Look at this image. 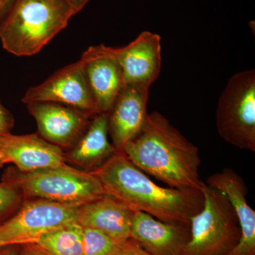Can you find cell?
Masks as SVG:
<instances>
[{
  "label": "cell",
  "instance_id": "cell-27",
  "mask_svg": "<svg viewBox=\"0 0 255 255\" xmlns=\"http://www.w3.org/2000/svg\"><path fill=\"white\" fill-rule=\"evenodd\" d=\"M5 246H8V245L6 244V243H4V241H2L1 239H0V248H3V247Z\"/></svg>",
  "mask_w": 255,
  "mask_h": 255
},
{
  "label": "cell",
  "instance_id": "cell-14",
  "mask_svg": "<svg viewBox=\"0 0 255 255\" xmlns=\"http://www.w3.org/2000/svg\"><path fill=\"white\" fill-rule=\"evenodd\" d=\"M190 236V225L164 223L141 211H133L130 238L151 255H181Z\"/></svg>",
  "mask_w": 255,
  "mask_h": 255
},
{
  "label": "cell",
  "instance_id": "cell-13",
  "mask_svg": "<svg viewBox=\"0 0 255 255\" xmlns=\"http://www.w3.org/2000/svg\"><path fill=\"white\" fill-rule=\"evenodd\" d=\"M0 155L4 164L11 162L21 172L59 167L65 164L60 147L46 141L36 134L0 135Z\"/></svg>",
  "mask_w": 255,
  "mask_h": 255
},
{
  "label": "cell",
  "instance_id": "cell-10",
  "mask_svg": "<svg viewBox=\"0 0 255 255\" xmlns=\"http://www.w3.org/2000/svg\"><path fill=\"white\" fill-rule=\"evenodd\" d=\"M43 139L58 147H73L87 130L92 116L78 109L54 103L33 102L26 105Z\"/></svg>",
  "mask_w": 255,
  "mask_h": 255
},
{
  "label": "cell",
  "instance_id": "cell-25",
  "mask_svg": "<svg viewBox=\"0 0 255 255\" xmlns=\"http://www.w3.org/2000/svg\"><path fill=\"white\" fill-rule=\"evenodd\" d=\"M65 1L70 5L75 14H77L86 6L90 0H65Z\"/></svg>",
  "mask_w": 255,
  "mask_h": 255
},
{
  "label": "cell",
  "instance_id": "cell-15",
  "mask_svg": "<svg viewBox=\"0 0 255 255\" xmlns=\"http://www.w3.org/2000/svg\"><path fill=\"white\" fill-rule=\"evenodd\" d=\"M205 183L224 193L237 214L241 238L227 255H255V211L247 201L248 187L243 178L228 167L210 176Z\"/></svg>",
  "mask_w": 255,
  "mask_h": 255
},
{
  "label": "cell",
  "instance_id": "cell-1",
  "mask_svg": "<svg viewBox=\"0 0 255 255\" xmlns=\"http://www.w3.org/2000/svg\"><path fill=\"white\" fill-rule=\"evenodd\" d=\"M105 194L133 211H141L162 222L189 226L204 205L202 191L157 185L132 164L123 151H117L105 163L92 171Z\"/></svg>",
  "mask_w": 255,
  "mask_h": 255
},
{
  "label": "cell",
  "instance_id": "cell-26",
  "mask_svg": "<svg viewBox=\"0 0 255 255\" xmlns=\"http://www.w3.org/2000/svg\"><path fill=\"white\" fill-rule=\"evenodd\" d=\"M16 246L19 245H11L0 248V255H19V250Z\"/></svg>",
  "mask_w": 255,
  "mask_h": 255
},
{
  "label": "cell",
  "instance_id": "cell-21",
  "mask_svg": "<svg viewBox=\"0 0 255 255\" xmlns=\"http://www.w3.org/2000/svg\"><path fill=\"white\" fill-rule=\"evenodd\" d=\"M114 255H151L145 251L136 241L132 238L127 240Z\"/></svg>",
  "mask_w": 255,
  "mask_h": 255
},
{
  "label": "cell",
  "instance_id": "cell-17",
  "mask_svg": "<svg viewBox=\"0 0 255 255\" xmlns=\"http://www.w3.org/2000/svg\"><path fill=\"white\" fill-rule=\"evenodd\" d=\"M108 122V114L94 116L87 130L68 154L72 162L95 170L117 152L109 140Z\"/></svg>",
  "mask_w": 255,
  "mask_h": 255
},
{
  "label": "cell",
  "instance_id": "cell-7",
  "mask_svg": "<svg viewBox=\"0 0 255 255\" xmlns=\"http://www.w3.org/2000/svg\"><path fill=\"white\" fill-rule=\"evenodd\" d=\"M80 206L43 199L26 201L17 214L0 225V239L8 246L36 243L50 231L78 223Z\"/></svg>",
  "mask_w": 255,
  "mask_h": 255
},
{
  "label": "cell",
  "instance_id": "cell-4",
  "mask_svg": "<svg viewBox=\"0 0 255 255\" xmlns=\"http://www.w3.org/2000/svg\"><path fill=\"white\" fill-rule=\"evenodd\" d=\"M204 205L190 221V239L181 255H227L239 242L241 227L228 196L205 184Z\"/></svg>",
  "mask_w": 255,
  "mask_h": 255
},
{
  "label": "cell",
  "instance_id": "cell-16",
  "mask_svg": "<svg viewBox=\"0 0 255 255\" xmlns=\"http://www.w3.org/2000/svg\"><path fill=\"white\" fill-rule=\"evenodd\" d=\"M133 211L113 196L104 194L82 204L78 221L82 227L93 228L124 243L130 238Z\"/></svg>",
  "mask_w": 255,
  "mask_h": 255
},
{
  "label": "cell",
  "instance_id": "cell-9",
  "mask_svg": "<svg viewBox=\"0 0 255 255\" xmlns=\"http://www.w3.org/2000/svg\"><path fill=\"white\" fill-rule=\"evenodd\" d=\"M108 49L120 65L125 85L150 87L158 78L162 63L158 34L143 31L127 46Z\"/></svg>",
  "mask_w": 255,
  "mask_h": 255
},
{
  "label": "cell",
  "instance_id": "cell-19",
  "mask_svg": "<svg viewBox=\"0 0 255 255\" xmlns=\"http://www.w3.org/2000/svg\"><path fill=\"white\" fill-rule=\"evenodd\" d=\"M124 243H119L98 230L82 227L83 255H114Z\"/></svg>",
  "mask_w": 255,
  "mask_h": 255
},
{
  "label": "cell",
  "instance_id": "cell-20",
  "mask_svg": "<svg viewBox=\"0 0 255 255\" xmlns=\"http://www.w3.org/2000/svg\"><path fill=\"white\" fill-rule=\"evenodd\" d=\"M20 192L17 188L6 181L0 184V217L17 205Z\"/></svg>",
  "mask_w": 255,
  "mask_h": 255
},
{
  "label": "cell",
  "instance_id": "cell-3",
  "mask_svg": "<svg viewBox=\"0 0 255 255\" xmlns=\"http://www.w3.org/2000/svg\"><path fill=\"white\" fill-rule=\"evenodd\" d=\"M74 15L65 0H18L0 28L1 45L16 56L37 54Z\"/></svg>",
  "mask_w": 255,
  "mask_h": 255
},
{
  "label": "cell",
  "instance_id": "cell-24",
  "mask_svg": "<svg viewBox=\"0 0 255 255\" xmlns=\"http://www.w3.org/2000/svg\"><path fill=\"white\" fill-rule=\"evenodd\" d=\"M22 246L19 255H53L40 248L36 243H26Z\"/></svg>",
  "mask_w": 255,
  "mask_h": 255
},
{
  "label": "cell",
  "instance_id": "cell-8",
  "mask_svg": "<svg viewBox=\"0 0 255 255\" xmlns=\"http://www.w3.org/2000/svg\"><path fill=\"white\" fill-rule=\"evenodd\" d=\"M22 102L26 105L54 102L78 109L92 117L99 114L81 59L60 69L40 85L28 89Z\"/></svg>",
  "mask_w": 255,
  "mask_h": 255
},
{
  "label": "cell",
  "instance_id": "cell-2",
  "mask_svg": "<svg viewBox=\"0 0 255 255\" xmlns=\"http://www.w3.org/2000/svg\"><path fill=\"white\" fill-rule=\"evenodd\" d=\"M128 159L169 187L201 191L199 149L163 115L154 112L137 136L124 146Z\"/></svg>",
  "mask_w": 255,
  "mask_h": 255
},
{
  "label": "cell",
  "instance_id": "cell-22",
  "mask_svg": "<svg viewBox=\"0 0 255 255\" xmlns=\"http://www.w3.org/2000/svg\"><path fill=\"white\" fill-rule=\"evenodd\" d=\"M14 127V119L11 113L0 102V135L9 133Z\"/></svg>",
  "mask_w": 255,
  "mask_h": 255
},
{
  "label": "cell",
  "instance_id": "cell-6",
  "mask_svg": "<svg viewBox=\"0 0 255 255\" xmlns=\"http://www.w3.org/2000/svg\"><path fill=\"white\" fill-rule=\"evenodd\" d=\"M216 127L225 141L255 152V70L240 72L228 80L218 103Z\"/></svg>",
  "mask_w": 255,
  "mask_h": 255
},
{
  "label": "cell",
  "instance_id": "cell-12",
  "mask_svg": "<svg viewBox=\"0 0 255 255\" xmlns=\"http://www.w3.org/2000/svg\"><path fill=\"white\" fill-rule=\"evenodd\" d=\"M150 87L127 85L109 112V134L117 151L141 131L146 122Z\"/></svg>",
  "mask_w": 255,
  "mask_h": 255
},
{
  "label": "cell",
  "instance_id": "cell-11",
  "mask_svg": "<svg viewBox=\"0 0 255 255\" xmlns=\"http://www.w3.org/2000/svg\"><path fill=\"white\" fill-rule=\"evenodd\" d=\"M80 59L99 114H108L125 86L120 65L103 44L90 47Z\"/></svg>",
  "mask_w": 255,
  "mask_h": 255
},
{
  "label": "cell",
  "instance_id": "cell-5",
  "mask_svg": "<svg viewBox=\"0 0 255 255\" xmlns=\"http://www.w3.org/2000/svg\"><path fill=\"white\" fill-rule=\"evenodd\" d=\"M6 182L28 197L74 205H82L105 194L95 174L66 164L32 172L18 170L6 178Z\"/></svg>",
  "mask_w": 255,
  "mask_h": 255
},
{
  "label": "cell",
  "instance_id": "cell-23",
  "mask_svg": "<svg viewBox=\"0 0 255 255\" xmlns=\"http://www.w3.org/2000/svg\"><path fill=\"white\" fill-rule=\"evenodd\" d=\"M18 1V0H0V28L9 16Z\"/></svg>",
  "mask_w": 255,
  "mask_h": 255
},
{
  "label": "cell",
  "instance_id": "cell-28",
  "mask_svg": "<svg viewBox=\"0 0 255 255\" xmlns=\"http://www.w3.org/2000/svg\"><path fill=\"white\" fill-rule=\"evenodd\" d=\"M4 164V159H3V157L1 155H0V165L1 164Z\"/></svg>",
  "mask_w": 255,
  "mask_h": 255
},
{
  "label": "cell",
  "instance_id": "cell-18",
  "mask_svg": "<svg viewBox=\"0 0 255 255\" xmlns=\"http://www.w3.org/2000/svg\"><path fill=\"white\" fill-rule=\"evenodd\" d=\"M36 244L53 255H83L82 226L74 223L50 231Z\"/></svg>",
  "mask_w": 255,
  "mask_h": 255
}]
</instances>
